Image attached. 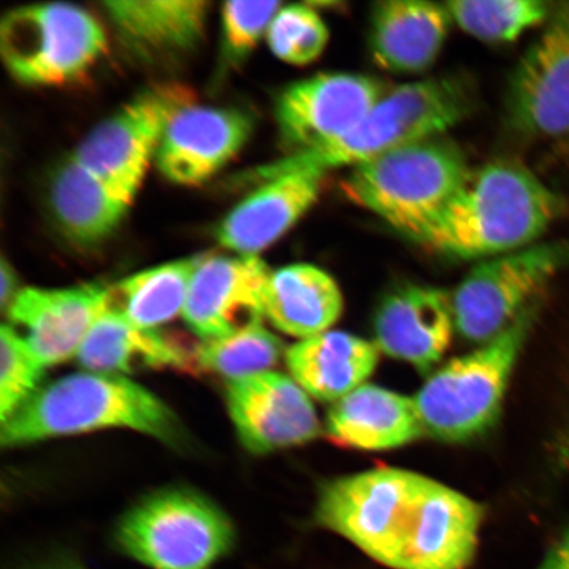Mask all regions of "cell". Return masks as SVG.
Instances as JSON below:
<instances>
[{
  "mask_svg": "<svg viewBox=\"0 0 569 569\" xmlns=\"http://www.w3.org/2000/svg\"><path fill=\"white\" fill-rule=\"evenodd\" d=\"M0 277H2V293H0V302H2V309L7 311L12 301L16 300L20 290H18L17 274L6 260L2 261Z\"/></svg>",
  "mask_w": 569,
  "mask_h": 569,
  "instance_id": "d6a6232c",
  "label": "cell"
},
{
  "mask_svg": "<svg viewBox=\"0 0 569 569\" xmlns=\"http://www.w3.org/2000/svg\"><path fill=\"white\" fill-rule=\"evenodd\" d=\"M386 96L371 77L319 74L284 89L277 101L281 138L293 154L317 151L343 138Z\"/></svg>",
  "mask_w": 569,
  "mask_h": 569,
  "instance_id": "7c38bea8",
  "label": "cell"
},
{
  "mask_svg": "<svg viewBox=\"0 0 569 569\" xmlns=\"http://www.w3.org/2000/svg\"><path fill=\"white\" fill-rule=\"evenodd\" d=\"M323 176L296 170L268 178L220 223L218 243L239 256H258L311 209Z\"/></svg>",
  "mask_w": 569,
  "mask_h": 569,
  "instance_id": "ac0fdd59",
  "label": "cell"
},
{
  "mask_svg": "<svg viewBox=\"0 0 569 569\" xmlns=\"http://www.w3.org/2000/svg\"><path fill=\"white\" fill-rule=\"evenodd\" d=\"M315 519L391 569H466L483 509L457 489L401 468H377L320 487Z\"/></svg>",
  "mask_w": 569,
  "mask_h": 569,
  "instance_id": "6da1fadb",
  "label": "cell"
},
{
  "mask_svg": "<svg viewBox=\"0 0 569 569\" xmlns=\"http://www.w3.org/2000/svg\"><path fill=\"white\" fill-rule=\"evenodd\" d=\"M326 432L337 443L365 451H387L425 436L415 397L365 383L333 402Z\"/></svg>",
  "mask_w": 569,
  "mask_h": 569,
  "instance_id": "44dd1931",
  "label": "cell"
},
{
  "mask_svg": "<svg viewBox=\"0 0 569 569\" xmlns=\"http://www.w3.org/2000/svg\"><path fill=\"white\" fill-rule=\"evenodd\" d=\"M30 569H87L76 559L60 557L52 558L34 565Z\"/></svg>",
  "mask_w": 569,
  "mask_h": 569,
  "instance_id": "e575fe53",
  "label": "cell"
},
{
  "mask_svg": "<svg viewBox=\"0 0 569 569\" xmlns=\"http://www.w3.org/2000/svg\"><path fill=\"white\" fill-rule=\"evenodd\" d=\"M540 303L523 311L479 350L448 361L431 375L415 396L425 436L446 443H466L492 429Z\"/></svg>",
  "mask_w": 569,
  "mask_h": 569,
  "instance_id": "5b68a950",
  "label": "cell"
},
{
  "mask_svg": "<svg viewBox=\"0 0 569 569\" xmlns=\"http://www.w3.org/2000/svg\"><path fill=\"white\" fill-rule=\"evenodd\" d=\"M291 377L310 397L337 402L365 386L379 362V348L341 331L298 341L287 351Z\"/></svg>",
  "mask_w": 569,
  "mask_h": 569,
  "instance_id": "7402d4cb",
  "label": "cell"
},
{
  "mask_svg": "<svg viewBox=\"0 0 569 569\" xmlns=\"http://www.w3.org/2000/svg\"><path fill=\"white\" fill-rule=\"evenodd\" d=\"M120 40L142 56L187 52L201 41L210 3L202 0H111L103 3Z\"/></svg>",
  "mask_w": 569,
  "mask_h": 569,
  "instance_id": "603a6c76",
  "label": "cell"
},
{
  "mask_svg": "<svg viewBox=\"0 0 569 569\" xmlns=\"http://www.w3.org/2000/svg\"><path fill=\"white\" fill-rule=\"evenodd\" d=\"M373 326L380 351L429 373L451 343L452 296L426 284H405L383 298Z\"/></svg>",
  "mask_w": 569,
  "mask_h": 569,
  "instance_id": "e0dca14e",
  "label": "cell"
},
{
  "mask_svg": "<svg viewBox=\"0 0 569 569\" xmlns=\"http://www.w3.org/2000/svg\"><path fill=\"white\" fill-rule=\"evenodd\" d=\"M132 198L69 159L51 187L53 217L60 231L81 248L101 244L122 222Z\"/></svg>",
  "mask_w": 569,
  "mask_h": 569,
  "instance_id": "cb8c5ba5",
  "label": "cell"
},
{
  "mask_svg": "<svg viewBox=\"0 0 569 569\" xmlns=\"http://www.w3.org/2000/svg\"><path fill=\"white\" fill-rule=\"evenodd\" d=\"M103 27L81 7L41 3L7 12L0 52L11 76L31 87H56L83 76L106 53Z\"/></svg>",
  "mask_w": 569,
  "mask_h": 569,
  "instance_id": "ba28073f",
  "label": "cell"
},
{
  "mask_svg": "<svg viewBox=\"0 0 569 569\" xmlns=\"http://www.w3.org/2000/svg\"><path fill=\"white\" fill-rule=\"evenodd\" d=\"M47 367L10 325L0 331V418L2 422L41 387Z\"/></svg>",
  "mask_w": 569,
  "mask_h": 569,
  "instance_id": "f546056e",
  "label": "cell"
},
{
  "mask_svg": "<svg viewBox=\"0 0 569 569\" xmlns=\"http://www.w3.org/2000/svg\"><path fill=\"white\" fill-rule=\"evenodd\" d=\"M203 256L149 268L109 287V310L140 329L156 330L183 315Z\"/></svg>",
  "mask_w": 569,
  "mask_h": 569,
  "instance_id": "484cf974",
  "label": "cell"
},
{
  "mask_svg": "<svg viewBox=\"0 0 569 569\" xmlns=\"http://www.w3.org/2000/svg\"><path fill=\"white\" fill-rule=\"evenodd\" d=\"M270 274L259 256H203L190 284L184 322L203 340L262 323Z\"/></svg>",
  "mask_w": 569,
  "mask_h": 569,
  "instance_id": "5bb4252c",
  "label": "cell"
},
{
  "mask_svg": "<svg viewBox=\"0 0 569 569\" xmlns=\"http://www.w3.org/2000/svg\"><path fill=\"white\" fill-rule=\"evenodd\" d=\"M110 429L184 445L180 419L160 398L124 376L82 372L47 383L2 422L3 447Z\"/></svg>",
  "mask_w": 569,
  "mask_h": 569,
  "instance_id": "3957f363",
  "label": "cell"
},
{
  "mask_svg": "<svg viewBox=\"0 0 569 569\" xmlns=\"http://www.w3.org/2000/svg\"><path fill=\"white\" fill-rule=\"evenodd\" d=\"M538 569H569V526L547 551Z\"/></svg>",
  "mask_w": 569,
  "mask_h": 569,
  "instance_id": "1f68e13d",
  "label": "cell"
},
{
  "mask_svg": "<svg viewBox=\"0 0 569 569\" xmlns=\"http://www.w3.org/2000/svg\"><path fill=\"white\" fill-rule=\"evenodd\" d=\"M343 311L339 284L325 270L295 264L270 274L266 318L277 330L301 340L326 332Z\"/></svg>",
  "mask_w": 569,
  "mask_h": 569,
  "instance_id": "d4e9b609",
  "label": "cell"
},
{
  "mask_svg": "<svg viewBox=\"0 0 569 569\" xmlns=\"http://www.w3.org/2000/svg\"><path fill=\"white\" fill-rule=\"evenodd\" d=\"M109 309V287L21 289L7 315L47 368L80 352L99 317Z\"/></svg>",
  "mask_w": 569,
  "mask_h": 569,
  "instance_id": "9a60e30c",
  "label": "cell"
},
{
  "mask_svg": "<svg viewBox=\"0 0 569 569\" xmlns=\"http://www.w3.org/2000/svg\"><path fill=\"white\" fill-rule=\"evenodd\" d=\"M568 264L569 244L559 241L481 262L455 290V327L462 338L488 343L542 302L547 287Z\"/></svg>",
  "mask_w": 569,
  "mask_h": 569,
  "instance_id": "9c48e42d",
  "label": "cell"
},
{
  "mask_svg": "<svg viewBox=\"0 0 569 569\" xmlns=\"http://www.w3.org/2000/svg\"><path fill=\"white\" fill-rule=\"evenodd\" d=\"M282 3L227 2L222 9L223 53L230 62H239L253 51Z\"/></svg>",
  "mask_w": 569,
  "mask_h": 569,
  "instance_id": "4dcf8cb0",
  "label": "cell"
},
{
  "mask_svg": "<svg viewBox=\"0 0 569 569\" xmlns=\"http://www.w3.org/2000/svg\"><path fill=\"white\" fill-rule=\"evenodd\" d=\"M446 4L423 0H388L372 10L369 47L382 69L419 73L438 59L450 31Z\"/></svg>",
  "mask_w": 569,
  "mask_h": 569,
  "instance_id": "d6986e66",
  "label": "cell"
},
{
  "mask_svg": "<svg viewBox=\"0 0 569 569\" xmlns=\"http://www.w3.org/2000/svg\"><path fill=\"white\" fill-rule=\"evenodd\" d=\"M446 7L462 31L496 44L517 40L551 16L540 0H460Z\"/></svg>",
  "mask_w": 569,
  "mask_h": 569,
  "instance_id": "83f0119b",
  "label": "cell"
},
{
  "mask_svg": "<svg viewBox=\"0 0 569 569\" xmlns=\"http://www.w3.org/2000/svg\"><path fill=\"white\" fill-rule=\"evenodd\" d=\"M194 101L187 84H154L98 124L71 159L133 199L169 123Z\"/></svg>",
  "mask_w": 569,
  "mask_h": 569,
  "instance_id": "30bf717a",
  "label": "cell"
},
{
  "mask_svg": "<svg viewBox=\"0 0 569 569\" xmlns=\"http://www.w3.org/2000/svg\"><path fill=\"white\" fill-rule=\"evenodd\" d=\"M267 40L280 60L291 66H308L323 53L329 28L311 7L284 6L270 24Z\"/></svg>",
  "mask_w": 569,
  "mask_h": 569,
  "instance_id": "f1b7e54d",
  "label": "cell"
},
{
  "mask_svg": "<svg viewBox=\"0 0 569 569\" xmlns=\"http://www.w3.org/2000/svg\"><path fill=\"white\" fill-rule=\"evenodd\" d=\"M77 360L89 372L124 376L146 369L198 371L197 346L158 330L140 329L107 309L92 326Z\"/></svg>",
  "mask_w": 569,
  "mask_h": 569,
  "instance_id": "ffe728a7",
  "label": "cell"
},
{
  "mask_svg": "<svg viewBox=\"0 0 569 569\" xmlns=\"http://www.w3.org/2000/svg\"><path fill=\"white\" fill-rule=\"evenodd\" d=\"M507 118L526 139L569 137V3L518 62L507 91Z\"/></svg>",
  "mask_w": 569,
  "mask_h": 569,
  "instance_id": "8fae6325",
  "label": "cell"
},
{
  "mask_svg": "<svg viewBox=\"0 0 569 569\" xmlns=\"http://www.w3.org/2000/svg\"><path fill=\"white\" fill-rule=\"evenodd\" d=\"M565 201L511 161L469 172L461 188L412 240L450 258L473 260L522 251L550 229Z\"/></svg>",
  "mask_w": 569,
  "mask_h": 569,
  "instance_id": "7a4b0ae2",
  "label": "cell"
},
{
  "mask_svg": "<svg viewBox=\"0 0 569 569\" xmlns=\"http://www.w3.org/2000/svg\"><path fill=\"white\" fill-rule=\"evenodd\" d=\"M252 130V117L244 111L193 103L169 123L154 160L170 182L197 187L241 151Z\"/></svg>",
  "mask_w": 569,
  "mask_h": 569,
  "instance_id": "2e32d148",
  "label": "cell"
},
{
  "mask_svg": "<svg viewBox=\"0 0 569 569\" xmlns=\"http://www.w3.org/2000/svg\"><path fill=\"white\" fill-rule=\"evenodd\" d=\"M237 540L231 518L211 498L169 487L141 498L119 519L118 549L152 569H211Z\"/></svg>",
  "mask_w": 569,
  "mask_h": 569,
  "instance_id": "52a82bcc",
  "label": "cell"
},
{
  "mask_svg": "<svg viewBox=\"0 0 569 569\" xmlns=\"http://www.w3.org/2000/svg\"><path fill=\"white\" fill-rule=\"evenodd\" d=\"M557 465L559 468L569 469V407L563 427L559 431L557 440Z\"/></svg>",
  "mask_w": 569,
  "mask_h": 569,
  "instance_id": "836d02e7",
  "label": "cell"
},
{
  "mask_svg": "<svg viewBox=\"0 0 569 569\" xmlns=\"http://www.w3.org/2000/svg\"><path fill=\"white\" fill-rule=\"evenodd\" d=\"M226 405L240 443L266 455L311 442L322 427L293 377L268 371L226 381Z\"/></svg>",
  "mask_w": 569,
  "mask_h": 569,
  "instance_id": "4fadbf2b",
  "label": "cell"
},
{
  "mask_svg": "<svg viewBox=\"0 0 569 569\" xmlns=\"http://www.w3.org/2000/svg\"><path fill=\"white\" fill-rule=\"evenodd\" d=\"M471 97L455 78H433L391 90L361 122L337 141L317 151L298 153L262 170L264 180L306 170L355 168L415 142L440 138L471 110Z\"/></svg>",
  "mask_w": 569,
  "mask_h": 569,
  "instance_id": "277c9868",
  "label": "cell"
},
{
  "mask_svg": "<svg viewBox=\"0 0 569 569\" xmlns=\"http://www.w3.org/2000/svg\"><path fill=\"white\" fill-rule=\"evenodd\" d=\"M281 355V340L258 323L229 337L203 340L197 346V366L198 371L231 381L270 371Z\"/></svg>",
  "mask_w": 569,
  "mask_h": 569,
  "instance_id": "4316f807",
  "label": "cell"
},
{
  "mask_svg": "<svg viewBox=\"0 0 569 569\" xmlns=\"http://www.w3.org/2000/svg\"><path fill=\"white\" fill-rule=\"evenodd\" d=\"M471 169L451 142H415L352 168L343 182L351 202L415 239L457 194Z\"/></svg>",
  "mask_w": 569,
  "mask_h": 569,
  "instance_id": "8992f818",
  "label": "cell"
}]
</instances>
